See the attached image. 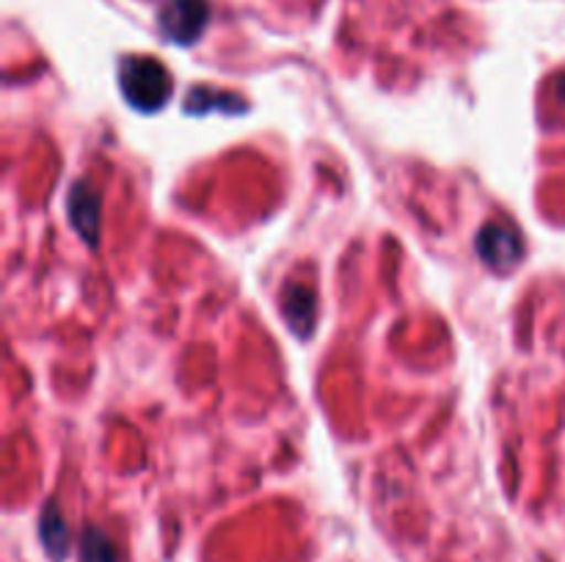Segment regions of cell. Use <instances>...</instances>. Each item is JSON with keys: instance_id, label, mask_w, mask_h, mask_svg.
Masks as SVG:
<instances>
[{"instance_id": "6", "label": "cell", "mask_w": 565, "mask_h": 562, "mask_svg": "<svg viewBox=\"0 0 565 562\" xmlns=\"http://www.w3.org/2000/svg\"><path fill=\"white\" fill-rule=\"evenodd\" d=\"M39 538H42L44 551H47L55 562L64 560L66 549H70V529H66V521L61 518L58 505H53V501L44 507L42 518H39Z\"/></svg>"}, {"instance_id": "5", "label": "cell", "mask_w": 565, "mask_h": 562, "mask_svg": "<svg viewBox=\"0 0 565 562\" xmlns=\"http://www.w3.org/2000/svg\"><path fill=\"white\" fill-rule=\"evenodd\" d=\"M281 314H285L287 325L292 334L307 339L315 331V320H318V295L312 287L307 284H290L281 298Z\"/></svg>"}, {"instance_id": "3", "label": "cell", "mask_w": 565, "mask_h": 562, "mask_svg": "<svg viewBox=\"0 0 565 562\" xmlns=\"http://www.w3.org/2000/svg\"><path fill=\"white\" fill-rule=\"evenodd\" d=\"M478 253L489 268L508 270L522 259V240L502 224H486L478 231Z\"/></svg>"}, {"instance_id": "4", "label": "cell", "mask_w": 565, "mask_h": 562, "mask_svg": "<svg viewBox=\"0 0 565 562\" xmlns=\"http://www.w3.org/2000/svg\"><path fill=\"white\" fill-rule=\"evenodd\" d=\"M66 213H70L72 229L81 235L86 246H97L99 240V196L86 182H75L66 198Z\"/></svg>"}, {"instance_id": "2", "label": "cell", "mask_w": 565, "mask_h": 562, "mask_svg": "<svg viewBox=\"0 0 565 562\" xmlns=\"http://www.w3.org/2000/svg\"><path fill=\"white\" fill-rule=\"evenodd\" d=\"M210 22V0H166L158 14L160 33L169 42L188 44L196 42Z\"/></svg>"}, {"instance_id": "7", "label": "cell", "mask_w": 565, "mask_h": 562, "mask_svg": "<svg viewBox=\"0 0 565 562\" xmlns=\"http://www.w3.org/2000/svg\"><path fill=\"white\" fill-rule=\"evenodd\" d=\"M77 554H81V562H121L114 540L97 527L83 529L81 540H77Z\"/></svg>"}, {"instance_id": "8", "label": "cell", "mask_w": 565, "mask_h": 562, "mask_svg": "<svg viewBox=\"0 0 565 562\" xmlns=\"http://www.w3.org/2000/svg\"><path fill=\"white\" fill-rule=\"evenodd\" d=\"M226 99H235V97H224V94H215L213 108H224L221 102H226ZM204 108H207V91H204V88H196V91H191V97H188V110H204Z\"/></svg>"}, {"instance_id": "1", "label": "cell", "mask_w": 565, "mask_h": 562, "mask_svg": "<svg viewBox=\"0 0 565 562\" xmlns=\"http://www.w3.org/2000/svg\"><path fill=\"white\" fill-rule=\"evenodd\" d=\"M119 83L127 102L136 110H143V114L160 110L171 97L169 69L158 58H149V55L121 61Z\"/></svg>"}]
</instances>
